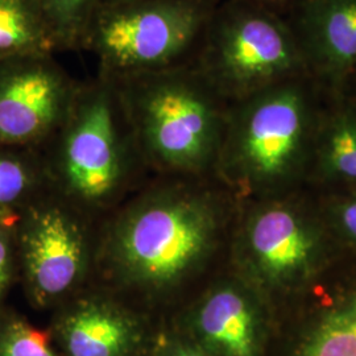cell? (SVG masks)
<instances>
[{"label":"cell","mask_w":356,"mask_h":356,"mask_svg":"<svg viewBox=\"0 0 356 356\" xmlns=\"http://www.w3.org/2000/svg\"><path fill=\"white\" fill-rule=\"evenodd\" d=\"M191 64L229 103L307 74L286 19L247 0L219 1Z\"/></svg>","instance_id":"6"},{"label":"cell","mask_w":356,"mask_h":356,"mask_svg":"<svg viewBox=\"0 0 356 356\" xmlns=\"http://www.w3.org/2000/svg\"><path fill=\"white\" fill-rule=\"evenodd\" d=\"M219 1L104 4L88 28L81 51L97 60V76L111 81L191 64Z\"/></svg>","instance_id":"5"},{"label":"cell","mask_w":356,"mask_h":356,"mask_svg":"<svg viewBox=\"0 0 356 356\" xmlns=\"http://www.w3.org/2000/svg\"><path fill=\"white\" fill-rule=\"evenodd\" d=\"M313 160L327 176L356 182V110L332 90L319 118Z\"/></svg>","instance_id":"14"},{"label":"cell","mask_w":356,"mask_h":356,"mask_svg":"<svg viewBox=\"0 0 356 356\" xmlns=\"http://www.w3.org/2000/svg\"><path fill=\"white\" fill-rule=\"evenodd\" d=\"M339 220L346 234L356 242V200L342 206Z\"/></svg>","instance_id":"21"},{"label":"cell","mask_w":356,"mask_h":356,"mask_svg":"<svg viewBox=\"0 0 356 356\" xmlns=\"http://www.w3.org/2000/svg\"><path fill=\"white\" fill-rule=\"evenodd\" d=\"M111 82L152 176L216 177L229 103L193 65Z\"/></svg>","instance_id":"3"},{"label":"cell","mask_w":356,"mask_h":356,"mask_svg":"<svg viewBox=\"0 0 356 356\" xmlns=\"http://www.w3.org/2000/svg\"><path fill=\"white\" fill-rule=\"evenodd\" d=\"M257 292L234 270L210 280L164 319L213 356H266L273 327Z\"/></svg>","instance_id":"9"},{"label":"cell","mask_w":356,"mask_h":356,"mask_svg":"<svg viewBox=\"0 0 356 356\" xmlns=\"http://www.w3.org/2000/svg\"><path fill=\"white\" fill-rule=\"evenodd\" d=\"M285 19L307 74L338 89L356 69V0H300Z\"/></svg>","instance_id":"12"},{"label":"cell","mask_w":356,"mask_h":356,"mask_svg":"<svg viewBox=\"0 0 356 356\" xmlns=\"http://www.w3.org/2000/svg\"><path fill=\"white\" fill-rule=\"evenodd\" d=\"M151 356H213L168 327L164 321L153 344Z\"/></svg>","instance_id":"20"},{"label":"cell","mask_w":356,"mask_h":356,"mask_svg":"<svg viewBox=\"0 0 356 356\" xmlns=\"http://www.w3.org/2000/svg\"><path fill=\"white\" fill-rule=\"evenodd\" d=\"M127 1H132V0H104V4H122V3H127Z\"/></svg>","instance_id":"24"},{"label":"cell","mask_w":356,"mask_h":356,"mask_svg":"<svg viewBox=\"0 0 356 356\" xmlns=\"http://www.w3.org/2000/svg\"><path fill=\"white\" fill-rule=\"evenodd\" d=\"M61 51H81V45L94 16L104 0H40Z\"/></svg>","instance_id":"18"},{"label":"cell","mask_w":356,"mask_h":356,"mask_svg":"<svg viewBox=\"0 0 356 356\" xmlns=\"http://www.w3.org/2000/svg\"><path fill=\"white\" fill-rule=\"evenodd\" d=\"M207 178L153 176L106 216L94 282L161 321L201 291L231 219Z\"/></svg>","instance_id":"1"},{"label":"cell","mask_w":356,"mask_h":356,"mask_svg":"<svg viewBox=\"0 0 356 356\" xmlns=\"http://www.w3.org/2000/svg\"><path fill=\"white\" fill-rule=\"evenodd\" d=\"M163 321L92 282L51 313L61 356H151Z\"/></svg>","instance_id":"8"},{"label":"cell","mask_w":356,"mask_h":356,"mask_svg":"<svg viewBox=\"0 0 356 356\" xmlns=\"http://www.w3.org/2000/svg\"><path fill=\"white\" fill-rule=\"evenodd\" d=\"M327 92L305 74L229 103L216 177L259 189L297 172L313 159Z\"/></svg>","instance_id":"4"},{"label":"cell","mask_w":356,"mask_h":356,"mask_svg":"<svg viewBox=\"0 0 356 356\" xmlns=\"http://www.w3.org/2000/svg\"><path fill=\"white\" fill-rule=\"evenodd\" d=\"M79 85L54 54L0 58V145H44L64 122Z\"/></svg>","instance_id":"10"},{"label":"cell","mask_w":356,"mask_h":356,"mask_svg":"<svg viewBox=\"0 0 356 356\" xmlns=\"http://www.w3.org/2000/svg\"><path fill=\"white\" fill-rule=\"evenodd\" d=\"M0 356H61L48 327L40 329L10 306L0 307Z\"/></svg>","instance_id":"17"},{"label":"cell","mask_w":356,"mask_h":356,"mask_svg":"<svg viewBox=\"0 0 356 356\" xmlns=\"http://www.w3.org/2000/svg\"><path fill=\"white\" fill-rule=\"evenodd\" d=\"M61 51L40 0H0V58Z\"/></svg>","instance_id":"16"},{"label":"cell","mask_w":356,"mask_h":356,"mask_svg":"<svg viewBox=\"0 0 356 356\" xmlns=\"http://www.w3.org/2000/svg\"><path fill=\"white\" fill-rule=\"evenodd\" d=\"M266 356H356V294L269 343Z\"/></svg>","instance_id":"13"},{"label":"cell","mask_w":356,"mask_h":356,"mask_svg":"<svg viewBox=\"0 0 356 356\" xmlns=\"http://www.w3.org/2000/svg\"><path fill=\"white\" fill-rule=\"evenodd\" d=\"M51 191L40 148L0 145V220H13Z\"/></svg>","instance_id":"15"},{"label":"cell","mask_w":356,"mask_h":356,"mask_svg":"<svg viewBox=\"0 0 356 356\" xmlns=\"http://www.w3.org/2000/svg\"><path fill=\"white\" fill-rule=\"evenodd\" d=\"M252 1L259 6H263L270 11L280 13L281 16H286L288 13L292 11L293 7L300 1V0H247Z\"/></svg>","instance_id":"23"},{"label":"cell","mask_w":356,"mask_h":356,"mask_svg":"<svg viewBox=\"0 0 356 356\" xmlns=\"http://www.w3.org/2000/svg\"><path fill=\"white\" fill-rule=\"evenodd\" d=\"M334 91L339 94L346 102L350 103L356 110V69L346 76L339 88Z\"/></svg>","instance_id":"22"},{"label":"cell","mask_w":356,"mask_h":356,"mask_svg":"<svg viewBox=\"0 0 356 356\" xmlns=\"http://www.w3.org/2000/svg\"><path fill=\"white\" fill-rule=\"evenodd\" d=\"M15 223L0 220V307L6 305L8 292L17 282Z\"/></svg>","instance_id":"19"},{"label":"cell","mask_w":356,"mask_h":356,"mask_svg":"<svg viewBox=\"0 0 356 356\" xmlns=\"http://www.w3.org/2000/svg\"><path fill=\"white\" fill-rule=\"evenodd\" d=\"M40 151L51 191L98 222L153 177L118 89L103 76L81 81L64 122Z\"/></svg>","instance_id":"2"},{"label":"cell","mask_w":356,"mask_h":356,"mask_svg":"<svg viewBox=\"0 0 356 356\" xmlns=\"http://www.w3.org/2000/svg\"><path fill=\"white\" fill-rule=\"evenodd\" d=\"M99 226L51 191L17 218V282L32 309L51 314L95 281Z\"/></svg>","instance_id":"7"},{"label":"cell","mask_w":356,"mask_h":356,"mask_svg":"<svg viewBox=\"0 0 356 356\" xmlns=\"http://www.w3.org/2000/svg\"><path fill=\"white\" fill-rule=\"evenodd\" d=\"M317 250L312 231L280 206L247 211L234 227L232 270L257 292L263 285L296 280L310 268Z\"/></svg>","instance_id":"11"}]
</instances>
